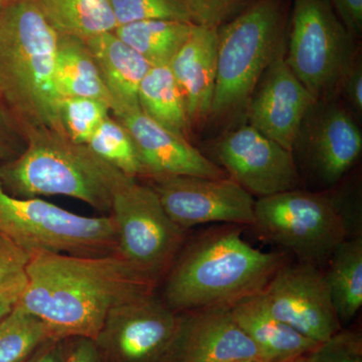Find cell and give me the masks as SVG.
Instances as JSON below:
<instances>
[{
  "label": "cell",
  "instance_id": "obj_1",
  "mask_svg": "<svg viewBox=\"0 0 362 362\" xmlns=\"http://www.w3.org/2000/svg\"><path fill=\"white\" fill-rule=\"evenodd\" d=\"M18 305L56 339H95L117 307L156 292L157 285L120 255H30Z\"/></svg>",
  "mask_w": 362,
  "mask_h": 362
},
{
  "label": "cell",
  "instance_id": "obj_37",
  "mask_svg": "<svg viewBox=\"0 0 362 362\" xmlns=\"http://www.w3.org/2000/svg\"><path fill=\"white\" fill-rule=\"evenodd\" d=\"M25 362H65L64 339H49Z\"/></svg>",
  "mask_w": 362,
  "mask_h": 362
},
{
  "label": "cell",
  "instance_id": "obj_2",
  "mask_svg": "<svg viewBox=\"0 0 362 362\" xmlns=\"http://www.w3.org/2000/svg\"><path fill=\"white\" fill-rule=\"evenodd\" d=\"M287 252H265L242 238V226L209 228L183 245L163 279L161 299L175 313L230 309L259 294Z\"/></svg>",
  "mask_w": 362,
  "mask_h": 362
},
{
  "label": "cell",
  "instance_id": "obj_9",
  "mask_svg": "<svg viewBox=\"0 0 362 362\" xmlns=\"http://www.w3.org/2000/svg\"><path fill=\"white\" fill-rule=\"evenodd\" d=\"M109 214L117 254L158 286L185 244L187 230L171 220L151 185L135 178L117 190Z\"/></svg>",
  "mask_w": 362,
  "mask_h": 362
},
{
  "label": "cell",
  "instance_id": "obj_24",
  "mask_svg": "<svg viewBox=\"0 0 362 362\" xmlns=\"http://www.w3.org/2000/svg\"><path fill=\"white\" fill-rule=\"evenodd\" d=\"M324 272L340 322H349L362 305V239H346L335 249Z\"/></svg>",
  "mask_w": 362,
  "mask_h": 362
},
{
  "label": "cell",
  "instance_id": "obj_38",
  "mask_svg": "<svg viewBox=\"0 0 362 362\" xmlns=\"http://www.w3.org/2000/svg\"><path fill=\"white\" fill-rule=\"evenodd\" d=\"M23 288L25 286H18V287L0 290V322L13 310L14 307L18 303Z\"/></svg>",
  "mask_w": 362,
  "mask_h": 362
},
{
  "label": "cell",
  "instance_id": "obj_17",
  "mask_svg": "<svg viewBox=\"0 0 362 362\" xmlns=\"http://www.w3.org/2000/svg\"><path fill=\"white\" fill-rule=\"evenodd\" d=\"M115 118L132 136L148 180L168 176L228 177L226 171L195 148L189 139L159 125L141 110Z\"/></svg>",
  "mask_w": 362,
  "mask_h": 362
},
{
  "label": "cell",
  "instance_id": "obj_39",
  "mask_svg": "<svg viewBox=\"0 0 362 362\" xmlns=\"http://www.w3.org/2000/svg\"><path fill=\"white\" fill-rule=\"evenodd\" d=\"M307 356H308V354H306V356L298 357V358L291 359V361L284 362H307Z\"/></svg>",
  "mask_w": 362,
  "mask_h": 362
},
{
  "label": "cell",
  "instance_id": "obj_20",
  "mask_svg": "<svg viewBox=\"0 0 362 362\" xmlns=\"http://www.w3.org/2000/svg\"><path fill=\"white\" fill-rule=\"evenodd\" d=\"M266 362H284L311 354L321 344L304 337L267 310L259 294L230 309Z\"/></svg>",
  "mask_w": 362,
  "mask_h": 362
},
{
  "label": "cell",
  "instance_id": "obj_32",
  "mask_svg": "<svg viewBox=\"0 0 362 362\" xmlns=\"http://www.w3.org/2000/svg\"><path fill=\"white\" fill-rule=\"evenodd\" d=\"M30 255L0 235V290L25 286Z\"/></svg>",
  "mask_w": 362,
  "mask_h": 362
},
{
  "label": "cell",
  "instance_id": "obj_7",
  "mask_svg": "<svg viewBox=\"0 0 362 362\" xmlns=\"http://www.w3.org/2000/svg\"><path fill=\"white\" fill-rule=\"evenodd\" d=\"M259 237L319 267L349 239L346 218L337 197L293 189L259 197L255 223Z\"/></svg>",
  "mask_w": 362,
  "mask_h": 362
},
{
  "label": "cell",
  "instance_id": "obj_35",
  "mask_svg": "<svg viewBox=\"0 0 362 362\" xmlns=\"http://www.w3.org/2000/svg\"><path fill=\"white\" fill-rule=\"evenodd\" d=\"M331 6L354 37L362 32V0H329Z\"/></svg>",
  "mask_w": 362,
  "mask_h": 362
},
{
  "label": "cell",
  "instance_id": "obj_22",
  "mask_svg": "<svg viewBox=\"0 0 362 362\" xmlns=\"http://www.w3.org/2000/svg\"><path fill=\"white\" fill-rule=\"evenodd\" d=\"M58 35L87 40L114 32L117 21L109 0H33Z\"/></svg>",
  "mask_w": 362,
  "mask_h": 362
},
{
  "label": "cell",
  "instance_id": "obj_41",
  "mask_svg": "<svg viewBox=\"0 0 362 362\" xmlns=\"http://www.w3.org/2000/svg\"><path fill=\"white\" fill-rule=\"evenodd\" d=\"M4 2H6V1H4V0H0V7L2 6V4H4Z\"/></svg>",
  "mask_w": 362,
  "mask_h": 362
},
{
  "label": "cell",
  "instance_id": "obj_30",
  "mask_svg": "<svg viewBox=\"0 0 362 362\" xmlns=\"http://www.w3.org/2000/svg\"><path fill=\"white\" fill-rule=\"evenodd\" d=\"M195 25L220 28L252 0H178Z\"/></svg>",
  "mask_w": 362,
  "mask_h": 362
},
{
  "label": "cell",
  "instance_id": "obj_18",
  "mask_svg": "<svg viewBox=\"0 0 362 362\" xmlns=\"http://www.w3.org/2000/svg\"><path fill=\"white\" fill-rule=\"evenodd\" d=\"M218 28L195 25L169 63L180 85L190 127H201L211 116L216 87Z\"/></svg>",
  "mask_w": 362,
  "mask_h": 362
},
{
  "label": "cell",
  "instance_id": "obj_14",
  "mask_svg": "<svg viewBox=\"0 0 362 362\" xmlns=\"http://www.w3.org/2000/svg\"><path fill=\"white\" fill-rule=\"evenodd\" d=\"M286 47L264 71L246 107L250 125L293 152L304 119L317 100L288 66Z\"/></svg>",
  "mask_w": 362,
  "mask_h": 362
},
{
  "label": "cell",
  "instance_id": "obj_19",
  "mask_svg": "<svg viewBox=\"0 0 362 362\" xmlns=\"http://www.w3.org/2000/svg\"><path fill=\"white\" fill-rule=\"evenodd\" d=\"M90 47L107 90L114 117L140 109V84L152 65L115 33H106L86 40Z\"/></svg>",
  "mask_w": 362,
  "mask_h": 362
},
{
  "label": "cell",
  "instance_id": "obj_5",
  "mask_svg": "<svg viewBox=\"0 0 362 362\" xmlns=\"http://www.w3.org/2000/svg\"><path fill=\"white\" fill-rule=\"evenodd\" d=\"M286 0H252L218 30L216 87L209 120L246 110L259 78L284 49Z\"/></svg>",
  "mask_w": 362,
  "mask_h": 362
},
{
  "label": "cell",
  "instance_id": "obj_34",
  "mask_svg": "<svg viewBox=\"0 0 362 362\" xmlns=\"http://www.w3.org/2000/svg\"><path fill=\"white\" fill-rule=\"evenodd\" d=\"M65 362H103L96 342L92 338L70 337L64 339Z\"/></svg>",
  "mask_w": 362,
  "mask_h": 362
},
{
  "label": "cell",
  "instance_id": "obj_23",
  "mask_svg": "<svg viewBox=\"0 0 362 362\" xmlns=\"http://www.w3.org/2000/svg\"><path fill=\"white\" fill-rule=\"evenodd\" d=\"M138 100L143 113L188 139L192 127L185 98L169 65L150 68L140 84Z\"/></svg>",
  "mask_w": 362,
  "mask_h": 362
},
{
  "label": "cell",
  "instance_id": "obj_4",
  "mask_svg": "<svg viewBox=\"0 0 362 362\" xmlns=\"http://www.w3.org/2000/svg\"><path fill=\"white\" fill-rule=\"evenodd\" d=\"M57 42L58 33L33 0H11L0 7V102L25 129L62 132L54 77Z\"/></svg>",
  "mask_w": 362,
  "mask_h": 362
},
{
  "label": "cell",
  "instance_id": "obj_8",
  "mask_svg": "<svg viewBox=\"0 0 362 362\" xmlns=\"http://www.w3.org/2000/svg\"><path fill=\"white\" fill-rule=\"evenodd\" d=\"M285 59L317 101H327L341 87L356 47L329 0H294Z\"/></svg>",
  "mask_w": 362,
  "mask_h": 362
},
{
  "label": "cell",
  "instance_id": "obj_16",
  "mask_svg": "<svg viewBox=\"0 0 362 362\" xmlns=\"http://www.w3.org/2000/svg\"><path fill=\"white\" fill-rule=\"evenodd\" d=\"M264 361L254 342L235 322L230 309L180 313L168 362Z\"/></svg>",
  "mask_w": 362,
  "mask_h": 362
},
{
  "label": "cell",
  "instance_id": "obj_42",
  "mask_svg": "<svg viewBox=\"0 0 362 362\" xmlns=\"http://www.w3.org/2000/svg\"><path fill=\"white\" fill-rule=\"evenodd\" d=\"M4 1H11V0H4Z\"/></svg>",
  "mask_w": 362,
  "mask_h": 362
},
{
  "label": "cell",
  "instance_id": "obj_15",
  "mask_svg": "<svg viewBox=\"0 0 362 362\" xmlns=\"http://www.w3.org/2000/svg\"><path fill=\"white\" fill-rule=\"evenodd\" d=\"M297 149L321 180L334 185L361 156V131L346 109L318 101L302 123L293 153Z\"/></svg>",
  "mask_w": 362,
  "mask_h": 362
},
{
  "label": "cell",
  "instance_id": "obj_33",
  "mask_svg": "<svg viewBox=\"0 0 362 362\" xmlns=\"http://www.w3.org/2000/svg\"><path fill=\"white\" fill-rule=\"evenodd\" d=\"M25 147L26 135L23 124L0 102V163L20 156Z\"/></svg>",
  "mask_w": 362,
  "mask_h": 362
},
{
  "label": "cell",
  "instance_id": "obj_10",
  "mask_svg": "<svg viewBox=\"0 0 362 362\" xmlns=\"http://www.w3.org/2000/svg\"><path fill=\"white\" fill-rule=\"evenodd\" d=\"M178 323L154 292L113 309L94 340L103 362H168Z\"/></svg>",
  "mask_w": 362,
  "mask_h": 362
},
{
  "label": "cell",
  "instance_id": "obj_12",
  "mask_svg": "<svg viewBox=\"0 0 362 362\" xmlns=\"http://www.w3.org/2000/svg\"><path fill=\"white\" fill-rule=\"evenodd\" d=\"M149 180L166 213L183 230L209 223L254 225V197L228 176H168Z\"/></svg>",
  "mask_w": 362,
  "mask_h": 362
},
{
  "label": "cell",
  "instance_id": "obj_28",
  "mask_svg": "<svg viewBox=\"0 0 362 362\" xmlns=\"http://www.w3.org/2000/svg\"><path fill=\"white\" fill-rule=\"evenodd\" d=\"M111 107L106 101L94 98L61 97L58 116L62 132L73 141L87 144L107 117Z\"/></svg>",
  "mask_w": 362,
  "mask_h": 362
},
{
  "label": "cell",
  "instance_id": "obj_29",
  "mask_svg": "<svg viewBox=\"0 0 362 362\" xmlns=\"http://www.w3.org/2000/svg\"><path fill=\"white\" fill-rule=\"evenodd\" d=\"M117 25L151 20L192 23L178 0H109Z\"/></svg>",
  "mask_w": 362,
  "mask_h": 362
},
{
  "label": "cell",
  "instance_id": "obj_21",
  "mask_svg": "<svg viewBox=\"0 0 362 362\" xmlns=\"http://www.w3.org/2000/svg\"><path fill=\"white\" fill-rule=\"evenodd\" d=\"M54 77L59 98H94L111 107L110 95L86 40L58 35Z\"/></svg>",
  "mask_w": 362,
  "mask_h": 362
},
{
  "label": "cell",
  "instance_id": "obj_3",
  "mask_svg": "<svg viewBox=\"0 0 362 362\" xmlns=\"http://www.w3.org/2000/svg\"><path fill=\"white\" fill-rule=\"evenodd\" d=\"M25 131L23 153L0 163V182L8 194L23 199L63 195L110 214L117 190L133 178L59 131Z\"/></svg>",
  "mask_w": 362,
  "mask_h": 362
},
{
  "label": "cell",
  "instance_id": "obj_36",
  "mask_svg": "<svg viewBox=\"0 0 362 362\" xmlns=\"http://www.w3.org/2000/svg\"><path fill=\"white\" fill-rule=\"evenodd\" d=\"M347 102L356 114L362 113V66L358 58L345 76L341 87Z\"/></svg>",
  "mask_w": 362,
  "mask_h": 362
},
{
  "label": "cell",
  "instance_id": "obj_6",
  "mask_svg": "<svg viewBox=\"0 0 362 362\" xmlns=\"http://www.w3.org/2000/svg\"><path fill=\"white\" fill-rule=\"evenodd\" d=\"M0 235L28 255L52 252L74 256L117 254V230L108 216H81L40 197L8 194L0 182Z\"/></svg>",
  "mask_w": 362,
  "mask_h": 362
},
{
  "label": "cell",
  "instance_id": "obj_26",
  "mask_svg": "<svg viewBox=\"0 0 362 362\" xmlns=\"http://www.w3.org/2000/svg\"><path fill=\"white\" fill-rule=\"evenodd\" d=\"M49 339L47 326L18 303L0 322V362H25Z\"/></svg>",
  "mask_w": 362,
  "mask_h": 362
},
{
  "label": "cell",
  "instance_id": "obj_25",
  "mask_svg": "<svg viewBox=\"0 0 362 362\" xmlns=\"http://www.w3.org/2000/svg\"><path fill=\"white\" fill-rule=\"evenodd\" d=\"M187 21L151 20L117 26V37L152 66L169 65L194 28Z\"/></svg>",
  "mask_w": 362,
  "mask_h": 362
},
{
  "label": "cell",
  "instance_id": "obj_13",
  "mask_svg": "<svg viewBox=\"0 0 362 362\" xmlns=\"http://www.w3.org/2000/svg\"><path fill=\"white\" fill-rule=\"evenodd\" d=\"M214 163L252 197L297 189L294 153L250 124L228 131L214 146Z\"/></svg>",
  "mask_w": 362,
  "mask_h": 362
},
{
  "label": "cell",
  "instance_id": "obj_11",
  "mask_svg": "<svg viewBox=\"0 0 362 362\" xmlns=\"http://www.w3.org/2000/svg\"><path fill=\"white\" fill-rule=\"evenodd\" d=\"M259 297L272 315L314 341H327L342 329L324 272L312 264L288 262Z\"/></svg>",
  "mask_w": 362,
  "mask_h": 362
},
{
  "label": "cell",
  "instance_id": "obj_31",
  "mask_svg": "<svg viewBox=\"0 0 362 362\" xmlns=\"http://www.w3.org/2000/svg\"><path fill=\"white\" fill-rule=\"evenodd\" d=\"M307 362H362L361 333L340 330L309 354Z\"/></svg>",
  "mask_w": 362,
  "mask_h": 362
},
{
  "label": "cell",
  "instance_id": "obj_27",
  "mask_svg": "<svg viewBox=\"0 0 362 362\" xmlns=\"http://www.w3.org/2000/svg\"><path fill=\"white\" fill-rule=\"evenodd\" d=\"M87 145L124 175L135 180L146 178V171L132 136L115 117H107Z\"/></svg>",
  "mask_w": 362,
  "mask_h": 362
},
{
  "label": "cell",
  "instance_id": "obj_40",
  "mask_svg": "<svg viewBox=\"0 0 362 362\" xmlns=\"http://www.w3.org/2000/svg\"><path fill=\"white\" fill-rule=\"evenodd\" d=\"M233 362H264L259 361H233Z\"/></svg>",
  "mask_w": 362,
  "mask_h": 362
}]
</instances>
